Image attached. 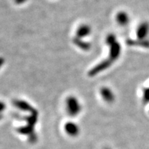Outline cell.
Returning <instances> with one entry per match:
<instances>
[{
    "instance_id": "obj_15",
    "label": "cell",
    "mask_w": 149,
    "mask_h": 149,
    "mask_svg": "<svg viewBox=\"0 0 149 149\" xmlns=\"http://www.w3.org/2000/svg\"><path fill=\"white\" fill-rule=\"evenodd\" d=\"M28 0H14L15 3H17V4L18 5H21V4H23V3H26Z\"/></svg>"
},
{
    "instance_id": "obj_4",
    "label": "cell",
    "mask_w": 149,
    "mask_h": 149,
    "mask_svg": "<svg viewBox=\"0 0 149 149\" xmlns=\"http://www.w3.org/2000/svg\"><path fill=\"white\" fill-rule=\"evenodd\" d=\"M122 53V46L118 42L109 46V59L114 62L118 59Z\"/></svg>"
},
{
    "instance_id": "obj_14",
    "label": "cell",
    "mask_w": 149,
    "mask_h": 149,
    "mask_svg": "<svg viewBox=\"0 0 149 149\" xmlns=\"http://www.w3.org/2000/svg\"><path fill=\"white\" fill-rule=\"evenodd\" d=\"M6 108V104L3 103V102L0 101V116H1V113L4 111V110Z\"/></svg>"
},
{
    "instance_id": "obj_2",
    "label": "cell",
    "mask_w": 149,
    "mask_h": 149,
    "mask_svg": "<svg viewBox=\"0 0 149 149\" xmlns=\"http://www.w3.org/2000/svg\"><path fill=\"white\" fill-rule=\"evenodd\" d=\"M113 61L109 58L103 60L101 62H100L97 64L96 66H95L93 68L89 70L88 74L90 77H94V76L97 75L100 72H102L104 70H107L108 68H110L111 66V65L113 64Z\"/></svg>"
},
{
    "instance_id": "obj_11",
    "label": "cell",
    "mask_w": 149,
    "mask_h": 149,
    "mask_svg": "<svg viewBox=\"0 0 149 149\" xmlns=\"http://www.w3.org/2000/svg\"><path fill=\"white\" fill-rule=\"evenodd\" d=\"M127 43L128 45H139L144 46V47H146V46H149V42L146 41V40H138L137 41L134 40H128Z\"/></svg>"
},
{
    "instance_id": "obj_1",
    "label": "cell",
    "mask_w": 149,
    "mask_h": 149,
    "mask_svg": "<svg viewBox=\"0 0 149 149\" xmlns=\"http://www.w3.org/2000/svg\"><path fill=\"white\" fill-rule=\"evenodd\" d=\"M65 107L67 114L71 117H75L79 115L82 109L79 100L73 95L68 96L66 99Z\"/></svg>"
},
{
    "instance_id": "obj_16",
    "label": "cell",
    "mask_w": 149,
    "mask_h": 149,
    "mask_svg": "<svg viewBox=\"0 0 149 149\" xmlns=\"http://www.w3.org/2000/svg\"><path fill=\"white\" fill-rule=\"evenodd\" d=\"M3 63H4V59H3L2 57H0V68L2 66Z\"/></svg>"
},
{
    "instance_id": "obj_17",
    "label": "cell",
    "mask_w": 149,
    "mask_h": 149,
    "mask_svg": "<svg viewBox=\"0 0 149 149\" xmlns=\"http://www.w3.org/2000/svg\"><path fill=\"white\" fill-rule=\"evenodd\" d=\"M104 149H111V148H109V147H106V148H104Z\"/></svg>"
},
{
    "instance_id": "obj_9",
    "label": "cell",
    "mask_w": 149,
    "mask_h": 149,
    "mask_svg": "<svg viewBox=\"0 0 149 149\" xmlns=\"http://www.w3.org/2000/svg\"><path fill=\"white\" fill-rule=\"evenodd\" d=\"M117 23L121 26H126L130 23V16L125 11H120L115 17Z\"/></svg>"
},
{
    "instance_id": "obj_7",
    "label": "cell",
    "mask_w": 149,
    "mask_h": 149,
    "mask_svg": "<svg viewBox=\"0 0 149 149\" xmlns=\"http://www.w3.org/2000/svg\"><path fill=\"white\" fill-rule=\"evenodd\" d=\"M149 33V24L147 22L141 23L137 27L136 34L138 40H146Z\"/></svg>"
},
{
    "instance_id": "obj_5",
    "label": "cell",
    "mask_w": 149,
    "mask_h": 149,
    "mask_svg": "<svg viewBox=\"0 0 149 149\" xmlns=\"http://www.w3.org/2000/svg\"><path fill=\"white\" fill-rule=\"evenodd\" d=\"M14 106L16 108H17L19 110L26 112H29L31 113H35L37 112L36 109H35V108L31 106V104H29V102L25 101V100H15L13 102Z\"/></svg>"
},
{
    "instance_id": "obj_8",
    "label": "cell",
    "mask_w": 149,
    "mask_h": 149,
    "mask_svg": "<svg viewBox=\"0 0 149 149\" xmlns=\"http://www.w3.org/2000/svg\"><path fill=\"white\" fill-rule=\"evenodd\" d=\"M91 32H92V29L90 25L86 24H81L76 31L75 37L80 39H84L90 35Z\"/></svg>"
},
{
    "instance_id": "obj_10",
    "label": "cell",
    "mask_w": 149,
    "mask_h": 149,
    "mask_svg": "<svg viewBox=\"0 0 149 149\" xmlns=\"http://www.w3.org/2000/svg\"><path fill=\"white\" fill-rule=\"evenodd\" d=\"M72 42L74 45L84 51H88L92 47L90 42H86L83 39L78 38L77 37H74L73 40H72Z\"/></svg>"
},
{
    "instance_id": "obj_13",
    "label": "cell",
    "mask_w": 149,
    "mask_h": 149,
    "mask_svg": "<svg viewBox=\"0 0 149 149\" xmlns=\"http://www.w3.org/2000/svg\"><path fill=\"white\" fill-rule=\"evenodd\" d=\"M144 100L146 102H149V88L144 90Z\"/></svg>"
},
{
    "instance_id": "obj_6",
    "label": "cell",
    "mask_w": 149,
    "mask_h": 149,
    "mask_svg": "<svg viewBox=\"0 0 149 149\" xmlns=\"http://www.w3.org/2000/svg\"><path fill=\"white\" fill-rule=\"evenodd\" d=\"M100 94L104 101L108 104H111L115 101V96L114 93L109 87H102L100 90Z\"/></svg>"
},
{
    "instance_id": "obj_12",
    "label": "cell",
    "mask_w": 149,
    "mask_h": 149,
    "mask_svg": "<svg viewBox=\"0 0 149 149\" xmlns=\"http://www.w3.org/2000/svg\"><path fill=\"white\" fill-rule=\"evenodd\" d=\"M117 41V37L115 36V34L113 33H110L107 36V38H106V43L108 46H111V44H114Z\"/></svg>"
},
{
    "instance_id": "obj_3",
    "label": "cell",
    "mask_w": 149,
    "mask_h": 149,
    "mask_svg": "<svg viewBox=\"0 0 149 149\" xmlns=\"http://www.w3.org/2000/svg\"><path fill=\"white\" fill-rule=\"evenodd\" d=\"M64 130L65 133L70 137H77L79 135L81 129L77 123L68 121L64 125Z\"/></svg>"
}]
</instances>
